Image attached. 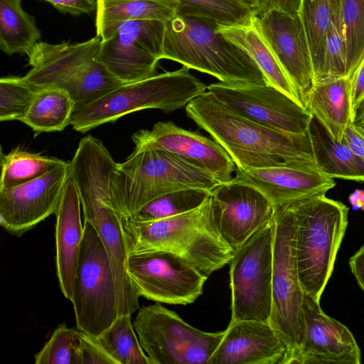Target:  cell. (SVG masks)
Segmentation results:
<instances>
[{"label":"cell","mask_w":364,"mask_h":364,"mask_svg":"<svg viewBox=\"0 0 364 364\" xmlns=\"http://www.w3.org/2000/svg\"><path fill=\"white\" fill-rule=\"evenodd\" d=\"M185 109L187 116L226 150L237 168L284 163L316 166L309 130L291 133L262 125L235 113L208 91Z\"/></svg>","instance_id":"6da1fadb"},{"label":"cell","mask_w":364,"mask_h":364,"mask_svg":"<svg viewBox=\"0 0 364 364\" xmlns=\"http://www.w3.org/2000/svg\"><path fill=\"white\" fill-rule=\"evenodd\" d=\"M123 225L129 254L169 251L185 259L208 278L229 264L235 253L218 229L209 196L191 211L144 223L126 218Z\"/></svg>","instance_id":"7a4b0ae2"},{"label":"cell","mask_w":364,"mask_h":364,"mask_svg":"<svg viewBox=\"0 0 364 364\" xmlns=\"http://www.w3.org/2000/svg\"><path fill=\"white\" fill-rule=\"evenodd\" d=\"M218 23L176 14L165 23L161 59L176 61L225 83L267 82L251 57L218 31Z\"/></svg>","instance_id":"3957f363"},{"label":"cell","mask_w":364,"mask_h":364,"mask_svg":"<svg viewBox=\"0 0 364 364\" xmlns=\"http://www.w3.org/2000/svg\"><path fill=\"white\" fill-rule=\"evenodd\" d=\"M220 183L208 171L165 151L134 149L117 163L110 180V200L118 214L129 218L154 199L178 190L210 191Z\"/></svg>","instance_id":"277c9868"},{"label":"cell","mask_w":364,"mask_h":364,"mask_svg":"<svg viewBox=\"0 0 364 364\" xmlns=\"http://www.w3.org/2000/svg\"><path fill=\"white\" fill-rule=\"evenodd\" d=\"M286 203L295 218L296 256L302 289L320 302L348 226V208L326 194Z\"/></svg>","instance_id":"5b68a950"},{"label":"cell","mask_w":364,"mask_h":364,"mask_svg":"<svg viewBox=\"0 0 364 364\" xmlns=\"http://www.w3.org/2000/svg\"><path fill=\"white\" fill-rule=\"evenodd\" d=\"M206 90L207 86L190 73V68L183 65L174 71L124 83L92 102L75 106L70 125L85 133L142 109L171 112L186 107Z\"/></svg>","instance_id":"8992f818"},{"label":"cell","mask_w":364,"mask_h":364,"mask_svg":"<svg viewBox=\"0 0 364 364\" xmlns=\"http://www.w3.org/2000/svg\"><path fill=\"white\" fill-rule=\"evenodd\" d=\"M272 304L269 323L287 347L283 364H296L304 335L302 289L295 249L296 223L287 203L275 206Z\"/></svg>","instance_id":"52a82bcc"},{"label":"cell","mask_w":364,"mask_h":364,"mask_svg":"<svg viewBox=\"0 0 364 364\" xmlns=\"http://www.w3.org/2000/svg\"><path fill=\"white\" fill-rule=\"evenodd\" d=\"M84 232L72 297L77 328L93 336L119 316L110 261L93 225L84 220Z\"/></svg>","instance_id":"ba28073f"},{"label":"cell","mask_w":364,"mask_h":364,"mask_svg":"<svg viewBox=\"0 0 364 364\" xmlns=\"http://www.w3.org/2000/svg\"><path fill=\"white\" fill-rule=\"evenodd\" d=\"M133 324L152 364H208L225 333L194 328L159 303L139 309Z\"/></svg>","instance_id":"9c48e42d"},{"label":"cell","mask_w":364,"mask_h":364,"mask_svg":"<svg viewBox=\"0 0 364 364\" xmlns=\"http://www.w3.org/2000/svg\"><path fill=\"white\" fill-rule=\"evenodd\" d=\"M274 217L255 232L230 262L231 320L269 322L272 304Z\"/></svg>","instance_id":"30bf717a"},{"label":"cell","mask_w":364,"mask_h":364,"mask_svg":"<svg viewBox=\"0 0 364 364\" xmlns=\"http://www.w3.org/2000/svg\"><path fill=\"white\" fill-rule=\"evenodd\" d=\"M127 269L140 296L168 304L193 303L208 279L185 259L166 250L129 253Z\"/></svg>","instance_id":"8fae6325"},{"label":"cell","mask_w":364,"mask_h":364,"mask_svg":"<svg viewBox=\"0 0 364 364\" xmlns=\"http://www.w3.org/2000/svg\"><path fill=\"white\" fill-rule=\"evenodd\" d=\"M164 33L160 21L123 22L102 39L97 60L124 84L151 77L161 60Z\"/></svg>","instance_id":"7c38bea8"},{"label":"cell","mask_w":364,"mask_h":364,"mask_svg":"<svg viewBox=\"0 0 364 364\" xmlns=\"http://www.w3.org/2000/svg\"><path fill=\"white\" fill-rule=\"evenodd\" d=\"M207 90L235 113L262 125L291 133L309 130L313 116L283 91L264 83H212Z\"/></svg>","instance_id":"4fadbf2b"},{"label":"cell","mask_w":364,"mask_h":364,"mask_svg":"<svg viewBox=\"0 0 364 364\" xmlns=\"http://www.w3.org/2000/svg\"><path fill=\"white\" fill-rule=\"evenodd\" d=\"M252 20L290 81L299 102L305 108L315 78L310 50L299 15L292 16L271 9L255 13Z\"/></svg>","instance_id":"5bb4252c"},{"label":"cell","mask_w":364,"mask_h":364,"mask_svg":"<svg viewBox=\"0 0 364 364\" xmlns=\"http://www.w3.org/2000/svg\"><path fill=\"white\" fill-rule=\"evenodd\" d=\"M209 200L220 235L235 251L274 217L275 207L264 193L234 179L211 189Z\"/></svg>","instance_id":"9a60e30c"},{"label":"cell","mask_w":364,"mask_h":364,"mask_svg":"<svg viewBox=\"0 0 364 364\" xmlns=\"http://www.w3.org/2000/svg\"><path fill=\"white\" fill-rule=\"evenodd\" d=\"M70 162L23 184L0 191V225L21 237L55 214L70 178Z\"/></svg>","instance_id":"2e32d148"},{"label":"cell","mask_w":364,"mask_h":364,"mask_svg":"<svg viewBox=\"0 0 364 364\" xmlns=\"http://www.w3.org/2000/svg\"><path fill=\"white\" fill-rule=\"evenodd\" d=\"M134 149H154L171 153L205 170L219 183L233 179L236 166L226 150L215 139L179 127L172 122H159L151 129L134 133Z\"/></svg>","instance_id":"e0dca14e"},{"label":"cell","mask_w":364,"mask_h":364,"mask_svg":"<svg viewBox=\"0 0 364 364\" xmlns=\"http://www.w3.org/2000/svg\"><path fill=\"white\" fill-rule=\"evenodd\" d=\"M304 335L296 364H360V349L350 331L326 315L320 302L304 293Z\"/></svg>","instance_id":"ac0fdd59"},{"label":"cell","mask_w":364,"mask_h":364,"mask_svg":"<svg viewBox=\"0 0 364 364\" xmlns=\"http://www.w3.org/2000/svg\"><path fill=\"white\" fill-rule=\"evenodd\" d=\"M101 42L98 36L75 43L38 42L27 54L32 68L23 78L36 90L48 87L65 90L97 58Z\"/></svg>","instance_id":"d6986e66"},{"label":"cell","mask_w":364,"mask_h":364,"mask_svg":"<svg viewBox=\"0 0 364 364\" xmlns=\"http://www.w3.org/2000/svg\"><path fill=\"white\" fill-rule=\"evenodd\" d=\"M237 181L259 189L277 206L287 201L317 194H326L336 186L334 180L321 173L316 166L284 163L282 165L240 169L236 168Z\"/></svg>","instance_id":"ffe728a7"},{"label":"cell","mask_w":364,"mask_h":364,"mask_svg":"<svg viewBox=\"0 0 364 364\" xmlns=\"http://www.w3.org/2000/svg\"><path fill=\"white\" fill-rule=\"evenodd\" d=\"M286 353L269 322L230 321L208 364H283Z\"/></svg>","instance_id":"44dd1931"},{"label":"cell","mask_w":364,"mask_h":364,"mask_svg":"<svg viewBox=\"0 0 364 364\" xmlns=\"http://www.w3.org/2000/svg\"><path fill=\"white\" fill-rule=\"evenodd\" d=\"M81 203L75 183L67 181L55 215V242L56 275L60 291L70 300L78 263L84 227Z\"/></svg>","instance_id":"7402d4cb"},{"label":"cell","mask_w":364,"mask_h":364,"mask_svg":"<svg viewBox=\"0 0 364 364\" xmlns=\"http://www.w3.org/2000/svg\"><path fill=\"white\" fill-rule=\"evenodd\" d=\"M336 141L343 139L353 122L350 77H340L316 82L305 107Z\"/></svg>","instance_id":"603a6c76"},{"label":"cell","mask_w":364,"mask_h":364,"mask_svg":"<svg viewBox=\"0 0 364 364\" xmlns=\"http://www.w3.org/2000/svg\"><path fill=\"white\" fill-rule=\"evenodd\" d=\"M317 168L331 178L364 182V160L355 154L345 139L334 140L313 117L309 127Z\"/></svg>","instance_id":"cb8c5ba5"},{"label":"cell","mask_w":364,"mask_h":364,"mask_svg":"<svg viewBox=\"0 0 364 364\" xmlns=\"http://www.w3.org/2000/svg\"><path fill=\"white\" fill-rule=\"evenodd\" d=\"M217 30L251 57L268 83L298 101L290 81L252 18L249 23L243 25L218 23Z\"/></svg>","instance_id":"d4e9b609"},{"label":"cell","mask_w":364,"mask_h":364,"mask_svg":"<svg viewBox=\"0 0 364 364\" xmlns=\"http://www.w3.org/2000/svg\"><path fill=\"white\" fill-rule=\"evenodd\" d=\"M97 36L105 38L120 23L133 20H157L164 23L174 17L173 0H96Z\"/></svg>","instance_id":"484cf974"},{"label":"cell","mask_w":364,"mask_h":364,"mask_svg":"<svg viewBox=\"0 0 364 364\" xmlns=\"http://www.w3.org/2000/svg\"><path fill=\"white\" fill-rule=\"evenodd\" d=\"M75 106L70 94L62 88L39 89L21 122L36 134L60 132L70 124Z\"/></svg>","instance_id":"4316f807"},{"label":"cell","mask_w":364,"mask_h":364,"mask_svg":"<svg viewBox=\"0 0 364 364\" xmlns=\"http://www.w3.org/2000/svg\"><path fill=\"white\" fill-rule=\"evenodd\" d=\"M21 0H0V49L9 55L28 54L41 38L33 16Z\"/></svg>","instance_id":"83f0119b"},{"label":"cell","mask_w":364,"mask_h":364,"mask_svg":"<svg viewBox=\"0 0 364 364\" xmlns=\"http://www.w3.org/2000/svg\"><path fill=\"white\" fill-rule=\"evenodd\" d=\"M66 161L19 148L1 156L0 191L35 180Z\"/></svg>","instance_id":"f1b7e54d"},{"label":"cell","mask_w":364,"mask_h":364,"mask_svg":"<svg viewBox=\"0 0 364 364\" xmlns=\"http://www.w3.org/2000/svg\"><path fill=\"white\" fill-rule=\"evenodd\" d=\"M333 0H302L299 16L307 38L315 83L321 77Z\"/></svg>","instance_id":"f546056e"},{"label":"cell","mask_w":364,"mask_h":364,"mask_svg":"<svg viewBox=\"0 0 364 364\" xmlns=\"http://www.w3.org/2000/svg\"><path fill=\"white\" fill-rule=\"evenodd\" d=\"M96 338L117 364H152L140 344L132 314H119Z\"/></svg>","instance_id":"4dcf8cb0"},{"label":"cell","mask_w":364,"mask_h":364,"mask_svg":"<svg viewBox=\"0 0 364 364\" xmlns=\"http://www.w3.org/2000/svg\"><path fill=\"white\" fill-rule=\"evenodd\" d=\"M209 194V191L199 188L170 192L150 201L128 219L144 223L178 215L200 206Z\"/></svg>","instance_id":"1f68e13d"},{"label":"cell","mask_w":364,"mask_h":364,"mask_svg":"<svg viewBox=\"0 0 364 364\" xmlns=\"http://www.w3.org/2000/svg\"><path fill=\"white\" fill-rule=\"evenodd\" d=\"M177 14L213 20L225 25H243L255 14L237 0H173Z\"/></svg>","instance_id":"d6a6232c"},{"label":"cell","mask_w":364,"mask_h":364,"mask_svg":"<svg viewBox=\"0 0 364 364\" xmlns=\"http://www.w3.org/2000/svg\"><path fill=\"white\" fill-rule=\"evenodd\" d=\"M350 77L347 67L346 43L340 0H333L326 35L323 73L318 82Z\"/></svg>","instance_id":"836d02e7"},{"label":"cell","mask_w":364,"mask_h":364,"mask_svg":"<svg viewBox=\"0 0 364 364\" xmlns=\"http://www.w3.org/2000/svg\"><path fill=\"white\" fill-rule=\"evenodd\" d=\"M349 77L364 56V0H340Z\"/></svg>","instance_id":"e575fe53"},{"label":"cell","mask_w":364,"mask_h":364,"mask_svg":"<svg viewBox=\"0 0 364 364\" xmlns=\"http://www.w3.org/2000/svg\"><path fill=\"white\" fill-rule=\"evenodd\" d=\"M38 90L23 77L0 79V121L21 119L28 110Z\"/></svg>","instance_id":"d590c367"},{"label":"cell","mask_w":364,"mask_h":364,"mask_svg":"<svg viewBox=\"0 0 364 364\" xmlns=\"http://www.w3.org/2000/svg\"><path fill=\"white\" fill-rule=\"evenodd\" d=\"M77 327L60 323L35 355L36 364H78Z\"/></svg>","instance_id":"8d00e7d4"},{"label":"cell","mask_w":364,"mask_h":364,"mask_svg":"<svg viewBox=\"0 0 364 364\" xmlns=\"http://www.w3.org/2000/svg\"><path fill=\"white\" fill-rule=\"evenodd\" d=\"M78 364H117L95 336L77 328Z\"/></svg>","instance_id":"74e56055"},{"label":"cell","mask_w":364,"mask_h":364,"mask_svg":"<svg viewBox=\"0 0 364 364\" xmlns=\"http://www.w3.org/2000/svg\"><path fill=\"white\" fill-rule=\"evenodd\" d=\"M50 3L62 13L72 16L90 14L97 9L95 0H42Z\"/></svg>","instance_id":"f35d334b"},{"label":"cell","mask_w":364,"mask_h":364,"mask_svg":"<svg viewBox=\"0 0 364 364\" xmlns=\"http://www.w3.org/2000/svg\"><path fill=\"white\" fill-rule=\"evenodd\" d=\"M343 139L352 151L364 160V127L350 122Z\"/></svg>","instance_id":"ab89813d"},{"label":"cell","mask_w":364,"mask_h":364,"mask_svg":"<svg viewBox=\"0 0 364 364\" xmlns=\"http://www.w3.org/2000/svg\"><path fill=\"white\" fill-rule=\"evenodd\" d=\"M353 112L364 97V56L350 77Z\"/></svg>","instance_id":"60d3db41"},{"label":"cell","mask_w":364,"mask_h":364,"mask_svg":"<svg viewBox=\"0 0 364 364\" xmlns=\"http://www.w3.org/2000/svg\"><path fill=\"white\" fill-rule=\"evenodd\" d=\"M302 0H263L260 9L257 11H266L277 9L290 16L299 15Z\"/></svg>","instance_id":"b9f144b4"},{"label":"cell","mask_w":364,"mask_h":364,"mask_svg":"<svg viewBox=\"0 0 364 364\" xmlns=\"http://www.w3.org/2000/svg\"><path fill=\"white\" fill-rule=\"evenodd\" d=\"M349 266L358 285L364 291V246L350 258Z\"/></svg>","instance_id":"7bdbcfd3"},{"label":"cell","mask_w":364,"mask_h":364,"mask_svg":"<svg viewBox=\"0 0 364 364\" xmlns=\"http://www.w3.org/2000/svg\"><path fill=\"white\" fill-rule=\"evenodd\" d=\"M353 122L364 127V97L353 110Z\"/></svg>","instance_id":"ee69618b"},{"label":"cell","mask_w":364,"mask_h":364,"mask_svg":"<svg viewBox=\"0 0 364 364\" xmlns=\"http://www.w3.org/2000/svg\"><path fill=\"white\" fill-rule=\"evenodd\" d=\"M240 3L257 13L261 8L263 0H237Z\"/></svg>","instance_id":"f6af8a7d"}]
</instances>
